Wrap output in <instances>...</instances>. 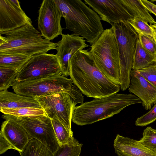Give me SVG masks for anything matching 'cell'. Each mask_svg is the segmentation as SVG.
I'll list each match as a JSON object with an SVG mask.
<instances>
[{
  "label": "cell",
  "instance_id": "5bb4252c",
  "mask_svg": "<svg viewBox=\"0 0 156 156\" xmlns=\"http://www.w3.org/2000/svg\"><path fill=\"white\" fill-rule=\"evenodd\" d=\"M62 38L57 43L56 55L59 62L62 75L66 77L69 76L70 61L79 51L88 45L84 38L72 34H62Z\"/></svg>",
  "mask_w": 156,
  "mask_h": 156
},
{
  "label": "cell",
  "instance_id": "44dd1931",
  "mask_svg": "<svg viewBox=\"0 0 156 156\" xmlns=\"http://www.w3.org/2000/svg\"><path fill=\"white\" fill-rule=\"evenodd\" d=\"M19 153L20 156L53 155V154L44 144L34 138L30 139L23 151Z\"/></svg>",
  "mask_w": 156,
  "mask_h": 156
},
{
  "label": "cell",
  "instance_id": "9c48e42d",
  "mask_svg": "<svg viewBox=\"0 0 156 156\" xmlns=\"http://www.w3.org/2000/svg\"><path fill=\"white\" fill-rule=\"evenodd\" d=\"M61 75V69L56 55L43 53L30 57L18 71L16 81Z\"/></svg>",
  "mask_w": 156,
  "mask_h": 156
},
{
  "label": "cell",
  "instance_id": "7402d4cb",
  "mask_svg": "<svg viewBox=\"0 0 156 156\" xmlns=\"http://www.w3.org/2000/svg\"><path fill=\"white\" fill-rule=\"evenodd\" d=\"M30 58L21 55L0 52V67L12 68L19 71Z\"/></svg>",
  "mask_w": 156,
  "mask_h": 156
},
{
  "label": "cell",
  "instance_id": "d6986e66",
  "mask_svg": "<svg viewBox=\"0 0 156 156\" xmlns=\"http://www.w3.org/2000/svg\"><path fill=\"white\" fill-rule=\"evenodd\" d=\"M120 1L133 17H138L149 23L150 25L156 23L140 0H120Z\"/></svg>",
  "mask_w": 156,
  "mask_h": 156
},
{
  "label": "cell",
  "instance_id": "1f68e13d",
  "mask_svg": "<svg viewBox=\"0 0 156 156\" xmlns=\"http://www.w3.org/2000/svg\"><path fill=\"white\" fill-rule=\"evenodd\" d=\"M10 149L15 150L11 144L0 133V154H3Z\"/></svg>",
  "mask_w": 156,
  "mask_h": 156
},
{
  "label": "cell",
  "instance_id": "4316f807",
  "mask_svg": "<svg viewBox=\"0 0 156 156\" xmlns=\"http://www.w3.org/2000/svg\"><path fill=\"white\" fill-rule=\"evenodd\" d=\"M0 111L4 114L17 116L47 115L43 108L32 107L23 108L16 109H0Z\"/></svg>",
  "mask_w": 156,
  "mask_h": 156
},
{
  "label": "cell",
  "instance_id": "83f0119b",
  "mask_svg": "<svg viewBox=\"0 0 156 156\" xmlns=\"http://www.w3.org/2000/svg\"><path fill=\"white\" fill-rule=\"evenodd\" d=\"M139 142L147 149L156 153V129L148 126L145 129Z\"/></svg>",
  "mask_w": 156,
  "mask_h": 156
},
{
  "label": "cell",
  "instance_id": "d4e9b609",
  "mask_svg": "<svg viewBox=\"0 0 156 156\" xmlns=\"http://www.w3.org/2000/svg\"><path fill=\"white\" fill-rule=\"evenodd\" d=\"M18 72L14 68L0 67V91L7 90L13 86Z\"/></svg>",
  "mask_w": 156,
  "mask_h": 156
},
{
  "label": "cell",
  "instance_id": "e575fe53",
  "mask_svg": "<svg viewBox=\"0 0 156 156\" xmlns=\"http://www.w3.org/2000/svg\"><path fill=\"white\" fill-rule=\"evenodd\" d=\"M156 1V0H155V1Z\"/></svg>",
  "mask_w": 156,
  "mask_h": 156
},
{
  "label": "cell",
  "instance_id": "52a82bcc",
  "mask_svg": "<svg viewBox=\"0 0 156 156\" xmlns=\"http://www.w3.org/2000/svg\"><path fill=\"white\" fill-rule=\"evenodd\" d=\"M117 41L120 71L121 90L124 91L130 83L131 73L138 34L127 21L111 25Z\"/></svg>",
  "mask_w": 156,
  "mask_h": 156
},
{
  "label": "cell",
  "instance_id": "4dcf8cb0",
  "mask_svg": "<svg viewBox=\"0 0 156 156\" xmlns=\"http://www.w3.org/2000/svg\"><path fill=\"white\" fill-rule=\"evenodd\" d=\"M139 39L144 48L153 56L156 57V44L147 37L140 34Z\"/></svg>",
  "mask_w": 156,
  "mask_h": 156
},
{
  "label": "cell",
  "instance_id": "277c9868",
  "mask_svg": "<svg viewBox=\"0 0 156 156\" xmlns=\"http://www.w3.org/2000/svg\"><path fill=\"white\" fill-rule=\"evenodd\" d=\"M0 35V52L30 57L56 49L57 43L43 38L32 24H28Z\"/></svg>",
  "mask_w": 156,
  "mask_h": 156
},
{
  "label": "cell",
  "instance_id": "f546056e",
  "mask_svg": "<svg viewBox=\"0 0 156 156\" xmlns=\"http://www.w3.org/2000/svg\"><path fill=\"white\" fill-rule=\"evenodd\" d=\"M135 71L156 88V65Z\"/></svg>",
  "mask_w": 156,
  "mask_h": 156
},
{
  "label": "cell",
  "instance_id": "3957f363",
  "mask_svg": "<svg viewBox=\"0 0 156 156\" xmlns=\"http://www.w3.org/2000/svg\"><path fill=\"white\" fill-rule=\"evenodd\" d=\"M142 103L134 94L116 93L104 98H94L76 106L73 111L72 120L79 126L91 124L111 117L130 105Z\"/></svg>",
  "mask_w": 156,
  "mask_h": 156
},
{
  "label": "cell",
  "instance_id": "8992f818",
  "mask_svg": "<svg viewBox=\"0 0 156 156\" xmlns=\"http://www.w3.org/2000/svg\"><path fill=\"white\" fill-rule=\"evenodd\" d=\"M90 51L100 72L109 80L120 85L121 75L119 54L112 27L104 30L91 45Z\"/></svg>",
  "mask_w": 156,
  "mask_h": 156
},
{
  "label": "cell",
  "instance_id": "ac0fdd59",
  "mask_svg": "<svg viewBox=\"0 0 156 156\" xmlns=\"http://www.w3.org/2000/svg\"><path fill=\"white\" fill-rule=\"evenodd\" d=\"M27 107L42 108L33 98L22 96L7 90L0 91V109Z\"/></svg>",
  "mask_w": 156,
  "mask_h": 156
},
{
  "label": "cell",
  "instance_id": "d6a6232c",
  "mask_svg": "<svg viewBox=\"0 0 156 156\" xmlns=\"http://www.w3.org/2000/svg\"><path fill=\"white\" fill-rule=\"evenodd\" d=\"M140 1L148 11L156 16V5L147 0H140Z\"/></svg>",
  "mask_w": 156,
  "mask_h": 156
},
{
  "label": "cell",
  "instance_id": "e0dca14e",
  "mask_svg": "<svg viewBox=\"0 0 156 156\" xmlns=\"http://www.w3.org/2000/svg\"><path fill=\"white\" fill-rule=\"evenodd\" d=\"M0 133L19 152L23 151L30 139L22 127L9 120L2 123Z\"/></svg>",
  "mask_w": 156,
  "mask_h": 156
},
{
  "label": "cell",
  "instance_id": "ba28073f",
  "mask_svg": "<svg viewBox=\"0 0 156 156\" xmlns=\"http://www.w3.org/2000/svg\"><path fill=\"white\" fill-rule=\"evenodd\" d=\"M2 118L22 127L30 139L34 138L44 144L53 154L59 147L51 119L47 115L17 116L4 114Z\"/></svg>",
  "mask_w": 156,
  "mask_h": 156
},
{
  "label": "cell",
  "instance_id": "ffe728a7",
  "mask_svg": "<svg viewBox=\"0 0 156 156\" xmlns=\"http://www.w3.org/2000/svg\"><path fill=\"white\" fill-rule=\"evenodd\" d=\"M156 65V57L144 48L138 39L136 44L132 70H137Z\"/></svg>",
  "mask_w": 156,
  "mask_h": 156
},
{
  "label": "cell",
  "instance_id": "cb8c5ba5",
  "mask_svg": "<svg viewBox=\"0 0 156 156\" xmlns=\"http://www.w3.org/2000/svg\"><path fill=\"white\" fill-rule=\"evenodd\" d=\"M51 120L59 146L67 143L73 138V133L69 132L57 118Z\"/></svg>",
  "mask_w": 156,
  "mask_h": 156
},
{
  "label": "cell",
  "instance_id": "836d02e7",
  "mask_svg": "<svg viewBox=\"0 0 156 156\" xmlns=\"http://www.w3.org/2000/svg\"><path fill=\"white\" fill-rule=\"evenodd\" d=\"M154 30L155 37V42L156 44V23L155 24L150 25Z\"/></svg>",
  "mask_w": 156,
  "mask_h": 156
},
{
  "label": "cell",
  "instance_id": "7c38bea8",
  "mask_svg": "<svg viewBox=\"0 0 156 156\" xmlns=\"http://www.w3.org/2000/svg\"><path fill=\"white\" fill-rule=\"evenodd\" d=\"M30 18L22 9L17 0H0V35L28 24Z\"/></svg>",
  "mask_w": 156,
  "mask_h": 156
},
{
  "label": "cell",
  "instance_id": "6da1fadb",
  "mask_svg": "<svg viewBox=\"0 0 156 156\" xmlns=\"http://www.w3.org/2000/svg\"><path fill=\"white\" fill-rule=\"evenodd\" d=\"M69 76L73 84L87 97L104 98L121 89L119 85L109 80L98 69L87 50L79 51L73 57Z\"/></svg>",
  "mask_w": 156,
  "mask_h": 156
},
{
  "label": "cell",
  "instance_id": "484cf974",
  "mask_svg": "<svg viewBox=\"0 0 156 156\" xmlns=\"http://www.w3.org/2000/svg\"><path fill=\"white\" fill-rule=\"evenodd\" d=\"M127 21L138 34L140 33L147 37L155 43L154 30L147 22L136 17Z\"/></svg>",
  "mask_w": 156,
  "mask_h": 156
},
{
  "label": "cell",
  "instance_id": "f1b7e54d",
  "mask_svg": "<svg viewBox=\"0 0 156 156\" xmlns=\"http://www.w3.org/2000/svg\"><path fill=\"white\" fill-rule=\"evenodd\" d=\"M156 120V103L150 110L135 121L136 126H143L150 124Z\"/></svg>",
  "mask_w": 156,
  "mask_h": 156
},
{
  "label": "cell",
  "instance_id": "7a4b0ae2",
  "mask_svg": "<svg viewBox=\"0 0 156 156\" xmlns=\"http://www.w3.org/2000/svg\"><path fill=\"white\" fill-rule=\"evenodd\" d=\"M66 24V29L92 45L104 30L99 15L81 0H54Z\"/></svg>",
  "mask_w": 156,
  "mask_h": 156
},
{
  "label": "cell",
  "instance_id": "9a60e30c",
  "mask_svg": "<svg viewBox=\"0 0 156 156\" xmlns=\"http://www.w3.org/2000/svg\"><path fill=\"white\" fill-rule=\"evenodd\" d=\"M130 76L129 91L142 101L145 110H150L156 103V88L135 70H132Z\"/></svg>",
  "mask_w": 156,
  "mask_h": 156
},
{
  "label": "cell",
  "instance_id": "5b68a950",
  "mask_svg": "<svg viewBox=\"0 0 156 156\" xmlns=\"http://www.w3.org/2000/svg\"><path fill=\"white\" fill-rule=\"evenodd\" d=\"M12 88L17 94L32 98L66 93L69 94L76 105L83 103L84 97L81 91L70 79L62 75L16 81Z\"/></svg>",
  "mask_w": 156,
  "mask_h": 156
},
{
  "label": "cell",
  "instance_id": "4fadbf2b",
  "mask_svg": "<svg viewBox=\"0 0 156 156\" xmlns=\"http://www.w3.org/2000/svg\"><path fill=\"white\" fill-rule=\"evenodd\" d=\"M84 1L99 15L101 20L111 25L133 18L120 0H84Z\"/></svg>",
  "mask_w": 156,
  "mask_h": 156
},
{
  "label": "cell",
  "instance_id": "603a6c76",
  "mask_svg": "<svg viewBox=\"0 0 156 156\" xmlns=\"http://www.w3.org/2000/svg\"><path fill=\"white\" fill-rule=\"evenodd\" d=\"M82 145L73 137L67 143L59 146L53 156H80Z\"/></svg>",
  "mask_w": 156,
  "mask_h": 156
},
{
  "label": "cell",
  "instance_id": "8fae6325",
  "mask_svg": "<svg viewBox=\"0 0 156 156\" xmlns=\"http://www.w3.org/2000/svg\"><path fill=\"white\" fill-rule=\"evenodd\" d=\"M62 13L54 0H44L38 11V29L44 38L51 41L62 35Z\"/></svg>",
  "mask_w": 156,
  "mask_h": 156
},
{
  "label": "cell",
  "instance_id": "30bf717a",
  "mask_svg": "<svg viewBox=\"0 0 156 156\" xmlns=\"http://www.w3.org/2000/svg\"><path fill=\"white\" fill-rule=\"evenodd\" d=\"M51 119L57 118L70 132L73 111L76 104L68 94L61 92L33 98Z\"/></svg>",
  "mask_w": 156,
  "mask_h": 156
},
{
  "label": "cell",
  "instance_id": "2e32d148",
  "mask_svg": "<svg viewBox=\"0 0 156 156\" xmlns=\"http://www.w3.org/2000/svg\"><path fill=\"white\" fill-rule=\"evenodd\" d=\"M113 147L118 156H156V153L145 147L138 141L118 134Z\"/></svg>",
  "mask_w": 156,
  "mask_h": 156
}]
</instances>
